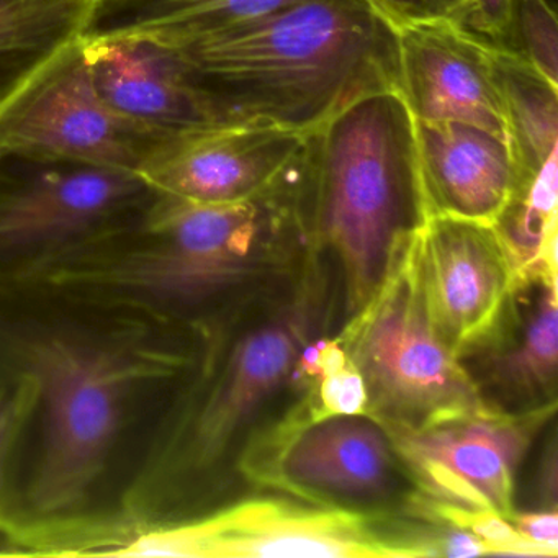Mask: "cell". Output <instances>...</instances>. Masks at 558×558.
I'll return each instance as SVG.
<instances>
[{"mask_svg":"<svg viewBox=\"0 0 558 558\" xmlns=\"http://www.w3.org/2000/svg\"><path fill=\"white\" fill-rule=\"evenodd\" d=\"M204 341L201 326L142 303L0 279V378H25L37 393V452L4 529L17 544L106 548L97 505L126 440L148 401L191 380Z\"/></svg>","mask_w":558,"mask_h":558,"instance_id":"obj_1","label":"cell"},{"mask_svg":"<svg viewBox=\"0 0 558 558\" xmlns=\"http://www.w3.org/2000/svg\"><path fill=\"white\" fill-rule=\"evenodd\" d=\"M555 413L557 404L519 414L482 408L416 429L384 427L417 495L509 521L519 465Z\"/></svg>","mask_w":558,"mask_h":558,"instance_id":"obj_11","label":"cell"},{"mask_svg":"<svg viewBox=\"0 0 558 558\" xmlns=\"http://www.w3.org/2000/svg\"><path fill=\"white\" fill-rule=\"evenodd\" d=\"M313 246L300 149L286 174L254 197L201 204L156 192L138 217L25 279L205 326L292 276Z\"/></svg>","mask_w":558,"mask_h":558,"instance_id":"obj_3","label":"cell"},{"mask_svg":"<svg viewBox=\"0 0 558 558\" xmlns=\"http://www.w3.org/2000/svg\"><path fill=\"white\" fill-rule=\"evenodd\" d=\"M395 27L417 22L447 21L460 0H367Z\"/></svg>","mask_w":558,"mask_h":558,"instance_id":"obj_24","label":"cell"},{"mask_svg":"<svg viewBox=\"0 0 558 558\" xmlns=\"http://www.w3.org/2000/svg\"><path fill=\"white\" fill-rule=\"evenodd\" d=\"M511 53L519 54L548 81H558L557 11L548 0H514Z\"/></svg>","mask_w":558,"mask_h":558,"instance_id":"obj_21","label":"cell"},{"mask_svg":"<svg viewBox=\"0 0 558 558\" xmlns=\"http://www.w3.org/2000/svg\"><path fill=\"white\" fill-rule=\"evenodd\" d=\"M436 525L404 511L316 506L253 496L202 518L145 529L120 557H437Z\"/></svg>","mask_w":558,"mask_h":558,"instance_id":"obj_7","label":"cell"},{"mask_svg":"<svg viewBox=\"0 0 558 558\" xmlns=\"http://www.w3.org/2000/svg\"><path fill=\"white\" fill-rule=\"evenodd\" d=\"M400 89L417 122L478 126L508 143L489 48L449 21L398 27Z\"/></svg>","mask_w":558,"mask_h":558,"instance_id":"obj_15","label":"cell"},{"mask_svg":"<svg viewBox=\"0 0 558 558\" xmlns=\"http://www.w3.org/2000/svg\"><path fill=\"white\" fill-rule=\"evenodd\" d=\"M306 136L277 126H215L159 143L136 174L156 192L201 204L246 201L286 174Z\"/></svg>","mask_w":558,"mask_h":558,"instance_id":"obj_13","label":"cell"},{"mask_svg":"<svg viewBox=\"0 0 558 558\" xmlns=\"http://www.w3.org/2000/svg\"><path fill=\"white\" fill-rule=\"evenodd\" d=\"M336 336L364 378L365 414L381 426L416 429L486 408L434 325L421 276L417 227L395 247L372 299Z\"/></svg>","mask_w":558,"mask_h":558,"instance_id":"obj_6","label":"cell"},{"mask_svg":"<svg viewBox=\"0 0 558 558\" xmlns=\"http://www.w3.org/2000/svg\"><path fill=\"white\" fill-rule=\"evenodd\" d=\"M338 316L342 323L338 269L313 246L292 276L205 326L197 368L130 493L133 534L169 506L192 512L240 480L241 457L254 436L313 384L300 359L329 336Z\"/></svg>","mask_w":558,"mask_h":558,"instance_id":"obj_2","label":"cell"},{"mask_svg":"<svg viewBox=\"0 0 558 558\" xmlns=\"http://www.w3.org/2000/svg\"><path fill=\"white\" fill-rule=\"evenodd\" d=\"M414 126L424 220L495 225L522 179L508 143L466 123L414 120Z\"/></svg>","mask_w":558,"mask_h":558,"instance_id":"obj_17","label":"cell"},{"mask_svg":"<svg viewBox=\"0 0 558 558\" xmlns=\"http://www.w3.org/2000/svg\"><path fill=\"white\" fill-rule=\"evenodd\" d=\"M100 96L133 122L171 138L228 122L184 61L142 38H84Z\"/></svg>","mask_w":558,"mask_h":558,"instance_id":"obj_16","label":"cell"},{"mask_svg":"<svg viewBox=\"0 0 558 558\" xmlns=\"http://www.w3.org/2000/svg\"><path fill=\"white\" fill-rule=\"evenodd\" d=\"M548 2H550V4L555 8V0H548Z\"/></svg>","mask_w":558,"mask_h":558,"instance_id":"obj_26","label":"cell"},{"mask_svg":"<svg viewBox=\"0 0 558 558\" xmlns=\"http://www.w3.org/2000/svg\"><path fill=\"white\" fill-rule=\"evenodd\" d=\"M168 50L233 125L310 135L364 97L401 90L398 28L367 0H300Z\"/></svg>","mask_w":558,"mask_h":558,"instance_id":"obj_4","label":"cell"},{"mask_svg":"<svg viewBox=\"0 0 558 558\" xmlns=\"http://www.w3.org/2000/svg\"><path fill=\"white\" fill-rule=\"evenodd\" d=\"M489 58L519 174H535L557 156L558 84L511 51L489 48Z\"/></svg>","mask_w":558,"mask_h":558,"instance_id":"obj_20","label":"cell"},{"mask_svg":"<svg viewBox=\"0 0 558 558\" xmlns=\"http://www.w3.org/2000/svg\"><path fill=\"white\" fill-rule=\"evenodd\" d=\"M96 0H0V104L83 37Z\"/></svg>","mask_w":558,"mask_h":558,"instance_id":"obj_19","label":"cell"},{"mask_svg":"<svg viewBox=\"0 0 558 558\" xmlns=\"http://www.w3.org/2000/svg\"><path fill=\"white\" fill-rule=\"evenodd\" d=\"M417 246L430 316L459 357L498 322L518 272L495 225L426 218Z\"/></svg>","mask_w":558,"mask_h":558,"instance_id":"obj_12","label":"cell"},{"mask_svg":"<svg viewBox=\"0 0 558 558\" xmlns=\"http://www.w3.org/2000/svg\"><path fill=\"white\" fill-rule=\"evenodd\" d=\"M306 390L251 440L241 483L308 505L404 511L414 488L387 429L367 414L312 417Z\"/></svg>","mask_w":558,"mask_h":558,"instance_id":"obj_8","label":"cell"},{"mask_svg":"<svg viewBox=\"0 0 558 558\" xmlns=\"http://www.w3.org/2000/svg\"><path fill=\"white\" fill-rule=\"evenodd\" d=\"M310 233L338 269L342 323L380 286L397 244L424 220L416 126L401 90L352 104L303 145Z\"/></svg>","mask_w":558,"mask_h":558,"instance_id":"obj_5","label":"cell"},{"mask_svg":"<svg viewBox=\"0 0 558 558\" xmlns=\"http://www.w3.org/2000/svg\"><path fill=\"white\" fill-rule=\"evenodd\" d=\"M155 194L135 172L0 151V279L129 223Z\"/></svg>","mask_w":558,"mask_h":558,"instance_id":"obj_9","label":"cell"},{"mask_svg":"<svg viewBox=\"0 0 558 558\" xmlns=\"http://www.w3.org/2000/svg\"><path fill=\"white\" fill-rule=\"evenodd\" d=\"M165 140L100 96L83 37L0 104V151L136 174Z\"/></svg>","mask_w":558,"mask_h":558,"instance_id":"obj_10","label":"cell"},{"mask_svg":"<svg viewBox=\"0 0 558 558\" xmlns=\"http://www.w3.org/2000/svg\"><path fill=\"white\" fill-rule=\"evenodd\" d=\"M512 4L514 0H460L447 21L485 47L511 51Z\"/></svg>","mask_w":558,"mask_h":558,"instance_id":"obj_23","label":"cell"},{"mask_svg":"<svg viewBox=\"0 0 558 558\" xmlns=\"http://www.w3.org/2000/svg\"><path fill=\"white\" fill-rule=\"evenodd\" d=\"M37 404L34 385L25 378H0V529L4 531L9 473L15 449Z\"/></svg>","mask_w":558,"mask_h":558,"instance_id":"obj_22","label":"cell"},{"mask_svg":"<svg viewBox=\"0 0 558 558\" xmlns=\"http://www.w3.org/2000/svg\"><path fill=\"white\" fill-rule=\"evenodd\" d=\"M515 531L532 544L547 548L558 555V515L557 509H541V511L519 512L509 518Z\"/></svg>","mask_w":558,"mask_h":558,"instance_id":"obj_25","label":"cell"},{"mask_svg":"<svg viewBox=\"0 0 558 558\" xmlns=\"http://www.w3.org/2000/svg\"><path fill=\"white\" fill-rule=\"evenodd\" d=\"M300 0H96L84 38L129 37L178 48L233 31Z\"/></svg>","mask_w":558,"mask_h":558,"instance_id":"obj_18","label":"cell"},{"mask_svg":"<svg viewBox=\"0 0 558 558\" xmlns=\"http://www.w3.org/2000/svg\"><path fill=\"white\" fill-rule=\"evenodd\" d=\"M557 279L521 280L495 326L459 355L489 410L519 414L557 404Z\"/></svg>","mask_w":558,"mask_h":558,"instance_id":"obj_14","label":"cell"}]
</instances>
